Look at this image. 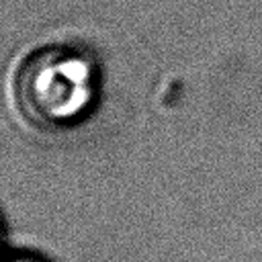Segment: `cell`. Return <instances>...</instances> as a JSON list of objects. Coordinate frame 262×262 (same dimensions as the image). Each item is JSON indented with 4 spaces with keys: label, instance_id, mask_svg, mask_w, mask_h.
I'll return each mask as SVG.
<instances>
[{
    "label": "cell",
    "instance_id": "cell-3",
    "mask_svg": "<svg viewBox=\"0 0 262 262\" xmlns=\"http://www.w3.org/2000/svg\"><path fill=\"white\" fill-rule=\"evenodd\" d=\"M2 237H4V229H2V219H0V248H2Z\"/></svg>",
    "mask_w": 262,
    "mask_h": 262
},
{
    "label": "cell",
    "instance_id": "cell-2",
    "mask_svg": "<svg viewBox=\"0 0 262 262\" xmlns=\"http://www.w3.org/2000/svg\"><path fill=\"white\" fill-rule=\"evenodd\" d=\"M0 262H49V260L35 254H10L6 258H0Z\"/></svg>",
    "mask_w": 262,
    "mask_h": 262
},
{
    "label": "cell",
    "instance_id": "cell-1",
    "mask_svg": "<svg viewBox=\"0 0 262 262\" xmlns=\"http://www.w3.org/2000/svg\"><path fill=\"white\" fill-rule=\"evenodd\" d=\"M100 92V61L80 43L37 47L23 57L14 74L16 111L41 131L82 125L96 111Z\"/></svg>",
    "mask_w": 262,
    "mask_h": 262
}]
</instances>
